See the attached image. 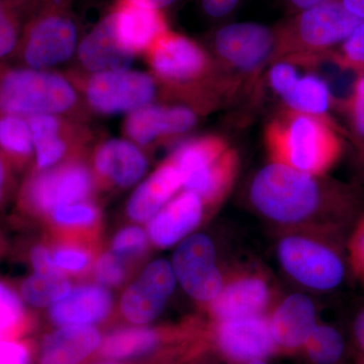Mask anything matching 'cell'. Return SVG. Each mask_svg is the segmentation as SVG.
Masks as SVG:
<instances>
[{
  "instance_id": "cell-1",
  "label": "cell",
  "mask_w": 364,
  "mask_h": 364,
  "mask_svg": "<svg viewBox=\"0 0 364 364\" xmlns=\"http://www.w3.org/2000/svg\"><path fill=\"white\" fill-rule=\"evenodd\" d=\"M0 114L26 117L59 114L88 123L90 112L65 73L0 61Z\"/></svg>"
},
{
  "instance_id": "cell-2",
  "label": "cell",
  "mask_w": 364,
  "mask_h": 364,
  "mask_svg": "<svg viewBox=\"0 0 364 364\" xmlns=\"http://www.w3.org/2000/svg\"><path fill=\"white\" fill-rule=\"evenodd\" d=\"M81 37L72 0H45L26 14L13 60L26 68L55 71L75 58Z\"/></svg>"
},
{
  "instance_id": "cell-3",
  "label": "cell",
  "mask_w": 364,
  "mask_h": 364,
  "mask_svg": "<svg viewBox=\"0 0 364 364\" xmlns=\"http://www.w3.org/2000/svg\"><path fill=\"white\" fill-rule=\"evenodd\" d=\"M274 162L318 176L338 160L341 139L324 117L293 111L277 117L267 130Z\"/></svg>"
},
{
  "instance_id": "cell-4",
  "label": "cell",
  "mask_w": 364,
  "mask_h": 364,
  "mask_svg": "<svg viewBox=\"0 0 364 364\" xmlns=\"http://www.w3.org/2000/svg\"><path fill=\"white\" fill-rule=\"evenodd\" d=\"M250 198L261 215L284 225L308 221L324 203V193L315 176L279 162L270 163L256 174Z\"/></svg>"
},
{
  "instance_id": "cell-5",
  "label": "cell",
  "mask_w": 364,
  "mask_h": 364,
  "mask_svg": "<svg viewBox=\"0 0 364 364\" xmlns=\"http://www.w3.org/2000/svg\"><path fill=\"white\" fill-rule=\"evenodd\" d=\"M182 178V188L202 198L219 200L233 181L238 157L220 136H205L181 144L170 156Z\"/></svg>"
},
{
  "instance_id": "cell-6",
  "label": "cell",
  "mask_w": 364,
  "mask_h": 364,
  "mask_svg": "<svg viewBox=\"0 0 364 364\" xmlns=\"http://www.w3.org/2000/svg\"><path fill=\"white\" fill-rule=\"evenodd\" d=\"M65 74L77 88L90 114H130L153 104L157 97L156 79L144 72L126 69L87 74L71 68Z\"/></svg>"
},
{
  "instance_id": "cell-7",
  "label": "cell",
  "mask_w": 364,
  "mask_h": 364,
  "mask_svg": "<svg viewBox=\"0 0 364 364\" xmlns=\"http://www.w3.org/2000/svg\"><path fill=\"white\" fill-rule=\"evenodd\" d=\"M85 157L51 168L30 171L18 193V205L28 214L48 217L69 203L87 200L95 181Z\"/></svg>"
},
{
  "instance_id": "cell-8",
  "label": "cell",
  "mask_w": 364,
  "mask_h": 364,
  "mask_svg": "<svg viewBox=\"0 0 364 364\" xmlns=\"http://www.w3.org/2000/svg\"><path fill=\"white\" fill-rule=\"evenodd\" d=\"M277 258L294 282L313 291H334L346 277V262L338 249L306 235L284 237L277 245Z\"/></svg>"
},
{
  "instance_id": "cell-9",
  "label": "cell",
  "mask_w": 364,
  "mask_h": 364,
  "mask_svg": "<svg viewBox=\"0 0 364 364\" xmlns=\"http://www.w3.org/2000/svg\"><path fill=\"white\" fill-rule=\"evenodd\" d=\"M35 159L30 171H39L62 163L86 157L95 135L88 123L59 116L41 114L28 117Z\"/></svg>"
},
{
  "instance_id": "cell-10",
  "label": "cell",
  "mask_w": 364,
  "mask_h": 364,
  "mask_svg": "<svg viewBox=\"0 0 364 364\" xmlns=\"http://www.w3.org/2000/svg\"><path fill=\"white\" fill-rule=\"evenodd\" d=\"M145 57L157 82L168 88L191 87L210 68V58L198 43L170 30L158 38Z\"/></svg>"
},
{
  "instance_id": "cell-11",
  "label": "cell",
  "mask_w": 364,
  "mask_h": 364,
  "mask_svg": "<svg viewBox=\"0 0 364 364\" xmlns=\"http://www.w3.org/2000/svg\"><path fill=\"white\" fill-rule=\"evenodd\" d=\"M171 265L179 286L196 301L210 303L224 287L214 242L205 234L183 239L174 251Z\"/></svg>"
},
{
  "instance_id": "cell-12",
  "label": "cell",
  "mask_w": 364,
  "mask_h": 364,
  "mask_svg": "<svg viewBox=\"0 0 364 364\" xmlns=\"http://www.w3.org/2000/svg\"><path fill=\"white\" fill-rule=\"evenodd\" d=\"M360 23L340 0H328L299 11L289 25L279 31V36L310 49L323 50L343 44Z\"/></svg>"
},
{
  "instance_id": "cell-13",
  "label": "cell",
  "mask_w": 364,
  "mask_h": 364,
  "mask_svg": "<svg viewBox=\"0 0 364 364\" xmlns=\"http://www.w3.org/2000/svg\"><path fill=\"white\" fill-rule=\"evenodd\" d=\"M177 284L171 262H151L124 291L121 311L129 322L148 324L161 314Z\"/></svg>"
},
{
  "instance_id": "cell-14",
  "label": "cell",
  "mask_w": 364,
  "mask_h": 364,
  "mask_svg": "<svg viewBox=\"0 0 364 364\" xmlns=\"http://www.w3.org/2000/svg\"><path fill=\"white\" fill-rule=\"evenodd\" d=\"M114 37L130 54H143L169 30L164 11L139 0H114L109 11Z\"/></svg>"
},
{
  "instance_id": "cell-15",
  "label": "cell",
  "mask_w": 364,
  "mask_h": 364,
  "mask_svg": "<svg viewBox=\"0 0 364 364\" xmlns=\"http://www.w3.org/2000/svg\"><path fill=\"white\" fill-rule=\"evenodd\" d=\"M90 166L95 186L127 188L142 179L148 160L142 148L128 139H107L91 149Z\"/></svg>"
},
{
  "instance_id": "cell-16",
  "label": "cell",
  "mask_w": 364,
  "mask_h": 364,
  "mask_svg": "<svg viewBox=\"0 0 364 364\" xmlns=\"http://www.w3.org/2000/svg\"><path fill=\"white\" fill-rule=\"evenodd\" d=\"M196 122V112L184 105L151 104L128 114L123 133L140 148L153 147L165 139L188 133Z\"/></svg>"
},
{
  "instance_id": "cell-17",
  "label": "cell",
  "mask_w": 364,
  "mask_h": 364,
  "mask_svg": "<svg viewBox=\"0 0 364 364\" xmlns=\"http://www.w3.org/2000/svg\"><path fill=\"white\" fill-rule=\"evenodd\" d=\"M279 32L255 23H236L222 26L214 37L215 51L241 70H253L272 52Z\"/></svg>"
},
{
  "instance_id": "cell-18",
  "label": "cell",
  "mask_w": 364,
  "mask_h": 364,
  "mask_svg": "<svg viewBox=\"0 0 364 364\" xmlns=\"http://www.w3.org/2000/svg\"><path fill=\"white\" fill-rule=\"evenodd\" d=\"M135 56L119 45L112 30L109 11L81 37L76 51V65L73 69L83 73L126 70L130 68Z\"/></svg>"
},
{
  "instance_id": "cell-19",
  "label": "cell",
  "mask_w": 364,
  "mask_h": 364,
  "mask_svg": "<svg viewBox=\"0 0 364 364\" xmlns=\"http://www.w3.org/2000/svg\"><path fill=\"white\" fill-rule=\"evenodd\" d=\"M218 342L230 358L248 363L262 360L277 345L270 331L269 321L263 315L220 322Z\"/></svg>"
},
{
  "instance_id": "cell-20",
  "label": "cell",
  "mask_w": 364,
  "mask_h": 364,
  "mask_svg": "<svg viewBox=\"0 0 364 364\" xmlns=\"http://www.w3.org/2000/svg\"><path fill=\"white\" fill-rule=\"evenodd\" d=\"M203 214L202 198L184 191L147 222L148 237L157 247H171L191 235L202 221Z\"/></svg>"
},
{
  "instance_id": "cell-21",
  "label": "cell",
  "mask_w": 364,
  "mask_h": 364,
  "mask_svg": "<svg viewBox=\"0 0 364 364\" xmlns=\"http://www.w3.org/2000/svg\"><path fill=\"white\" fill-rule=\"evenodd\" d=\"M268 321L275 344L296 348L305 345L317 327V309L306 294H289L280 301Z\"/></svg>"
},
{
  "instance_id": "cell-22",
  "label": "cell",
  "mask_w": 364,
  "mask_h": 364,
  "mask_svg": "<svg viewBox=\"0 0 364 364\" xmlns=\"http://www.w3.org/2000/svg\"><path fill=\"white\" fill-rule=\"evenodd\" d=\"M270 299L267 282L256 275H248L224 284L212 301L210 310L219 322L262 315Z\"/></svg>"
},
{
  "instance_id": "cell-23",
  "label": "cell",
  "mask_w": 364,
  "mask_h": 364,
  "mask_svg": "<svg viewBox=\"0 0 364 364\" xmlns=\"http://www.w3.org/2000/svg\"><path fill=\"white\" fill-rule=\"evenodd\" d=\"M181 188V171L169 157L135 189L127 203V215L132 221L148 222Z\"/></svg>"
},
{
  "instance_id": "cell-24",
  "label": "cell",
  "mask_w": 364,
  "mask_h": 364,
  "mask_svg": "<svg viewBox=\"0 0 364 364\" xmlns=\"http://www.w3.org/2000/svg\"><path fill=\"white\" fill-rule=\"evenodd\" d=\"M112 296L107 287L85 284L50 306L52 322L59 326H91L105 320L111 313Z\"/></svg>"
},
{
  "instance_id": "cell-25",
  "label": "cell",
  "mask_w": 364,
  "mask_h": 364,
  "mask_svg": "<svg viewBox=\"0 0 364 364\" xmlns=\"http://www.w3.org/2000/svg\"><path fill=\"white\" fill-rule=\"evenodd\" d=\"M102 344L92 326H60L43 342L40 364H78Z\"/></svg>"
},
{
  "instance_id": "cell-26",
  "label": "cell",
  "mask_w": 364,
  "mask_h": 364,
  "mask_svg": "<svg viewBox=\"0 0 364 364\" xmlns=\"http://www.w3.org/2000/svg\"><path fill=\"white\" fill-rule=\"evenodd\" d=\"M0 154L14 171L32 169L35 150L26 117L0 114Z\"/></svg>"
},
{
  "instance_id": "cell-27",
  "label": "cell",
  "mask_w": 364,
  "mask_h": 364,
  "mask_svg": "<svg viewBox=\"0 0 364 364\" xmlns=\"http://www.w3.org/2000/svg\"><path fill=\"white\" fill-rule=\"evenodd\" d=\"M159 340L158 333L149 328H126L112 332L102 341L100 352L111 359L138 358L156 348Z\"/></svg>"
},
{
  "instance_id": "cell-28",
  "label": "cell",
  "mask_w": 364,
  "mask_h": 364,
  "mask_svg": "<svg viewBox=\"0 0 364 364\" xmlns=\"http://www.w3.org/2000/svg\"><path fill=\"white\" fill-rule=\"evenodd\" d=\"M284 100L293 111L324 117L331 105V93L322 78L309 74L299 76Z\"/></svg>"
},
{
  "instance_id": "cell-29",
  "label": "cell",
  "mask_w": 364,
  "mask_h": 364,
  "mask_svg": "<svg viewBox=\"0 0 364 364\" xmlns=\"http://www.w3.org/2000/svg\"><path fill=\"white\" fill-rule=\"evenodd\" d=\"M72 289L66 274L43 275L32 273L21 282L20 293L26 305L42 309L52 306Z\"/></svg>"
},
{
  "instance_id": "cell-30",
  "label": "cell",
  "mask_w": 364,
  "mask_h": 364,
  "mask_svg": "<svg viewBox=\"0 0 364 364\" xmlns=\"http://www.w3.org/2000/svg\"><path fill=\"white\" fill-rule=\"evenodd\" d=\"M304 346L314 363L336 364L343 355L344 340L336 328L318 324Z\"/></svg>"
},
{
  "instance_id": "cell-31",
  "label": "cell",
  "mask_w": 364,
  "mask_h": 364,
  "mask_svg": "<svg viewBox=\"0 0 364 364\" xmlns=\"http://www.w3.org/2000/svg\"><path fill=\"white\" fill-rule=\"evenodd\" d=\"M26 320L25 301L20 293L0 279V339L14 338Z\"/></svg>"
},
{
  "instance_id": "cell-32",
  "label": "cell",
  "mask_w": 364,
  "mask_h": 364,
  "mask_svg": "<svg viewBox=\"0 0 364 364\" xmlns=\"http://www.w3.org/2000/svg\"><path fill=\"white\" fill-rule=\"evenodd\" d=\"M23 25V14L9 0H0V61L14 59Z\"/></svg>"
},
{
  "instance_id": "cell-33",
  "label": "cell",
  "mask_w": 364,
  "mask_h": 364,
  "mask_svg": "<svg viewBox=\"0 0 364 364\" xmlns=\"http://www.w3.org/2000/svg\"><path fill=\"white\" fill-rule=\"evenodd\" d=\"M55 226L81 230L95 226L100 219V210L88 200L69 203L53 210L49 215Z\"/></svg>"
},
{
  "instance_id": "cell-34",
  "label": "cell",
  "mask_w": 364,
  "mask_h": 364,
  "mask_svg": "<svg viewBox=\"0 0 364 364\" xmlns=\"http://www.w3.org/2000/svg\"><path fill=\"white\" fill-rule=\"evenodd\" d=\"M148 239L149 237L147 232L144 231L142 228L136 226L124 228L121 231L117 232L112 239L111 252L124 260L136 257L145 251Z\"/></svg>"
},
{
  "instance_id": "cell-35",
  "label": "cell",
  "mask_w": 364,
  "mask_h": 364,
  "mask_svg": "<svg viewBox=\"0 0 364 364\" xmlns=\"http://www.w3.org/2000/svg\"><path fill=\"white\" fill-rule=\"evenodd\" d=\"M53 261L62 272L78 274L85 272L90 265V251L75 245L64 244L51 250Z\"/></svg>"
},
{
  "instance_id": "cell-36",
  "label": "cell",
  "mask_w": 364,
  "mask_h": 364,
  "mask_svg": "<svg viewBox=\"0 0 364 364\" xmlns=\"http://www.w3.org/2000/svg\"><path fill=\"white\" fill-rule=\"evenodd\" d=\"M95 277L100 286L114 287L123 284L128 277V269L124 259L112 252H107L97 258Z\"/></svg>"
},
{
  "instance_id": "cell-37",
  "label": "cell",
  "mask_w": 364,
  "mask_h": 364,
  "mask_svg": "<svg viewBox=\"0 0 364 364\" xmlns=\"http://www.w3.org/2000/svg\"><path fill=\"white\" fill-rule=\"evenodd\" d=\"M348 259L352 272L364 284V217L356 225L349 239Z\"/></svg>"
},
{
  "instance_id": "cell-38",
  "label": "cell",
  "mask_w": 364,
  "mask_h": 364,
  "mask_svg": "<svg viewBox=\"0 0 364 364\" xmlns=\"http://www.w3.org/2000/svg\"><path fill=\"white\" fill-rule=\"evenodd\" d=\"M343 61L347 65L364 68V21L352 32L342 45Z\"/></svg>"
},
{
  "instance_id": "cell-39",
  "label": "cell",
  "mask_w": 364,
  "mask_h": 364,
  "mask_svg": "<svg viewBox=\"0 0 364 364\" xmlns=\"http://www.w3.org/2000/svg\"><path fill=\"white\" fill-rule=\"evenodd\" d=\"M348 111L353 131L359 138L364 139V75L360 76L354 85Z\"/></svg>"
},
{
  "instance_id": "cell-40",
  "label": "cell",
  "mask_w": 364,
  "mask_h": 364,
  "mask_svg": "<svg viewBox=\"0 0 364 364\" xmlns=\"http://www.w3.org/2000/svg\"><path fill=\"white\" fill-rule=\"evenodd\" d=\"M0 364H32L28 345L16 338L0 339Z\"/></svg>"
},
{
  "instance_id": "cell-41",
  "label": "cell",
  "mask_w": 364,
  "mask_h": 364,
  "mask_svg": "<svg viewBox=\"0 0 364 364\" xmlns=\"http://www.w3.org/2000/svg\"><path fill=\"white\" fill-rule=\"evenodd\" d=\"M298 78V71L291 64L279 63L270 70L269 79L272 88L282 98L291 90Z\"/></svg>"
},
{
  "instance_id": "cell-42",
  "label": "cell",
  "mask_w": 364,
  "mask_h": 364,
  "mask_svg": "<svg viewBox=\"0 0 364 364\" xmlns=\"http://www.w3.org/2000/svg\"><path fill=\"white\" fill-rule=\"evenodd\" d=\"M30 262L33 273L43 275L65 274L57 268L53 261L51 250L44 245L33 246L30 251Z\"/></svg>"
},
{
  "instance_id": "cell-43",
  "label": "cell",
  "mask_w": 364,
  "mask_h": 364,
  "mask_svg": "<svg viewBox=\"0 0 364 364\" xmlns=\"http://www.w3.org/2000/svg\"><path fill=\"white\" fill-rule=\"evenodd\" d=\"M240 0H202L203 11L210 18H221L238 6Z\"/></svg>"
},
{
  "instance_id": "cell-44",
  "label": "cell",
  "mask_w": 364,
  "mask_h": 364,
  "mask_svg": "<svg viewBox=\"0 0 364 364\" xmlns=\"http://www.w3.org/2000/svg\"><path fill=\"white\" fill-rule=\"evenodd\" d=\"M11 172H13V169L0 154V203L4 200V196H6L7 191L11 188Z\"/></svg>"
},
{
  "instance_id": "cell-45",
  "label": "cell",
  "mask_w": 364,
  "mask_h": 364,
  "mask_svg": "<svg viewBox=\"0 0 364 364\" xmlns=\"http://www.w3.org/2000/svg\"><path fill=\"white\" fill-rule=\"evenodd\" d=\"M353 333L359 347L364 351V306L354 318Z\"/></svg>"
},
{
  "instance_id": "cell-46",
  "label": "cell",
  "mask_w": 364,
  "mask_h": 364,
  "mask_svg": "<svg viewBox=\"0 0 364 364\" xmlns=\"http://www.w3.org/2000/svg\"><path fill=\"white\" fill-rule=\"evenodd\" d=\"M340 1L352 16L364 21V0H340Z\"/></svg>"
},
{
  "instance_id": "cell-47",
  "label": "cell",
  "mask_w": 364,
  "mask_h": 364,
  "mask_svg": "<svg viewBox=\"0 0 364 364\" xmlns=\"http://www.w3.org/2000/svg\"><path fill=\"white\" fill-rule=\"evenodd\" d=\"M18 11L23 14V18L28 11H32L33 7L39 6L45 0H9Z\"/></svg>"
},
{
  "instance_id": "cell-48",
  "label": "cell",
  "mask_w": 364,
  "mask_h": 364,
  "mask_svg": "<svg viewBox=\"0 0 364 364\" xmlns=\"http://www.w3.org/2000/svg\"><path fill=\"white\" fill-rule=\"evenodd\" d=\"M287 6L291 7V9L296 11H304V9H309L317 4H322V2L328 1V0H286Z\"/></svg>"
},
{
  "instance_id": "cell-49",
  "label": "cell",
  "mask_w": 364,
  "mask_h": 364,
  "mask_svg": "<svg viewBox=\"0 0 364 364\" xmlns=\"http://www.w3.org/2000/svg\"><path fill=\"white\" fill-rule=\"evenodd\" d=\"M139 1L145 2V4H150V6L164 11L165 9L174 6L179 0H139Z\"/></svg>"
},
{
  "instance_id": "cell-50",
  "label": "cell",
  "mask_w": 364,
  "mask_h": 364,
  "mask_svg": "<svg viewBox=\"0 0 364 364\" xmlns=\"http://www.w3.org/2000/svg\"><path fill=\"white\" fill-rule=\"evenodd\" d=\"M248 364H268L267 363H264L263 360H255L252 361V363H249Z\"/></svg>"
},
{
  "instance_id": "cell-51",
  "label": "cell",
  "mask_w": 364,
  "mask_h": 364,
  "mask_svg": "<svg viewBox=\"0 0 364 364\" xmlns=\"http://www.w3.org/2000/svg\"><path fill=\"white\" fill-rule=\"evenodd\" d=\"M364 69V68H363Z\"/></svg>"
}]
</instances>
